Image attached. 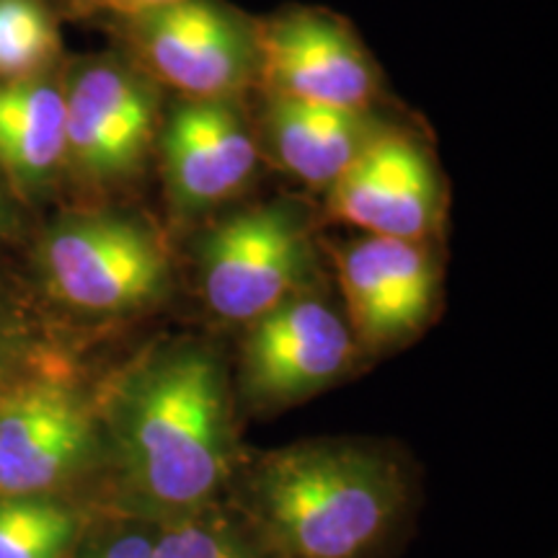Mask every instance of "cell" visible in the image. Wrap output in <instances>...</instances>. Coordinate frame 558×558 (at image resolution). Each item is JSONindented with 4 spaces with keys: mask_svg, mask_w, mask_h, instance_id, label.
<instances>
[{
    "mask_svg": "<svg viewBox=\"0 0 558 558\" xmlns=\"http://www.w3.org/2000/svg\"><path fill=\"white\" fill-rule=\"evenodd\" d=\"M60 62V26L50 0H0V81Z\"/></svg>",
    "mask_w": 558,
    "mask_h": 558,
    "instance_id": "obj_18",
    "label": "cell"
},
{
    "mask_svg": "<svg viewBox=\"0 0 558 558\" xmlns=\"http://www.w3.org/2000/svg\"><path fill=\"white\" fill-rule=\"evenodd\" d=\"M337 271L360 349L403 344L435 311L439 271L427 241L362 235L337 251Z\"/></svg>",
    "mask_w": 558,
    "mask_h": 558,
    "instance_id": "obj_11",
    "label": "cell"
},
{
    "mask_svg": "<svg viewBox=\"0 0 558 558\" xmlns=\"http://www.w3.org/2000/svg\"><path fill=\"white\" fill-rule=\"evenodd\" d=\"M226 499L277 558H383L403 535L414 478L367 439H305L239 458Z\"/></svg>",
    "mask_w": 558,
    "mask_h": 558,
    "instance_id": "obj_2",
    "label": "cell"
},
{
    "mask_svg": "<svg viewBox=\"0 0 558 558\" xmlns=\"http://www.w3.org/2000/svg\"><path fill=\"white\" fill-rule=\"evenodd\" d=\"M107 463L99 407L68 373L41 375L0 403V497H50Z\"/></svg>",
    "mask_w": 558,
    "mask_h": 558,
    "instance_id": "obj_8",
    "label": "cell"
},
{
    "mask_svg": "<svg viewBox=\"0 0 558 558\" xmlns=\"http://www.w3.org/2000/svg\"><path fill=\"white\" fill-rule=\"evenodd\" d=\"M171 3H177V0H70V5H73L81 16L114 19L117 24H120V21L145 16V13L158 11Z\"/></svg>",
    "mask_w": 558,
    "mask_h": 558,
    "instance_id": "obj_20",
    "label": "cell"
},
{
    "mask_svg": "<svg viewBox=\"0 0 558 558\" xmlns=\"http://www.w3.org/2000/svg\"><path fill=\"white\" fill-rule=\"evenodd\" d=\"M86 525L60 494L0 497V558H73Z\"/></svg>",
    "mask_w": 558,
    "mask_h": 558,
    "instance_id": "obj_17",
    "label": "cell"
},
{
    "mask_svg": "<svg viewBox=\"0 0 558 558\" xmlns=\"http://www.w3.org/2000/svg\"><path fill=\"white\" fill-rule=\"evenodd\" d=\"M386 130L369 111L267 96L262 137L279 169L326 192Z\"/></svg>",
    "mask_w": 558,
    "mask_h": 558,
    "instance_id": "obj_14",
    "label": "cell"
},
{
    "mask_svg": "<svg viewBox=\"0 0 558 558\" xmlns=\"http://www.w3.org/2000/svg\"><path fill=\"white\" fill-rule=\"evenodd\" d=\"M114 509L169 522L226 499L241 458L233 380L202 339L150 347L96 401Z\"/></svg>",
    "mask_w": 558,
    "mask_h": 558,
    "instance_id": "obj_1",
    "label": "cell"
},
{
    "mask_svg": "<svg viewBox=\"0 0 558 558\" xmlns=\"http://www.w3.org/2000/svg\"><path fill=\"white\" fill-rule=\"evenodd\" d=\"M344 313L316 288L246 324L235 375V407L269 416L337 386L360 357Z\"/></svg>",
    "mask_w": 558,
    "mask_h": 558,
    "instance_id": "obj_6",
    "label": "cell"
},
{
    "mask_svg": "<svg viewBox=\"0 0 558 558\" xmlns=\"http://www.w3.org/2000/svg\"><path fill=\"white\" fill-rule=\"evenodd\" d=\"M256 86L267 96L369 111L378 75L352 29L324 11L284 13L254 26Z\"/></svg>",
    "mask_w": 558,
    "mask_h": 558,
    "instance_id": "obj_10",
    "label": "cell"
},
{
    "mask_svg": "<svg viewBox=\"0 0 558 558\" xmlns=\"http://www.w3.org/2000/svg\"><path fill=\"white\" fill-rule=\"evenodd\" d=\"M207 308L230 324H251L284 300L316 288L311 220L298 202L275 199L228 215L197 246Z\"/></svg>",
    "mask_w": 558,
    "mask_h": 558,
    "instance_id": "obj_4",
    "label": "cell"
},
{
    "mask_svg": "<svg viewBox=\"0 0 558 558\" xmlns=\"http://www.w3.org/2000/svg\"><path fill=\"white\" fill-rule=\"evenodd\" d=\"M156 522L120 512L101 522L86 525L73 558H150Z\"/></svg>",
    "mask_w": 558,
    "mask_h": 558,
    "instance_id": "obj_19",
    "label": "cell"
},
{
    "mask_svg": "<svg viewBox=\"0 0 558 558\" xmlns=\"http://www.w3.org/2000/svg\"><path fill=\"white\" fill-rule=\"evenodd\" d=\"M150 558H277L259 530L228 499L158 522Z\"/></svg>",
    "mask_w": 558,
    "mask_h": 558,
    "instance_id": "obj_16",
    "label": "cell"
},
{
    "mask_svg": "<svg viewBox=\"0 0 558 558\" xmlns=\"http://www.w3.org/2000/svg\"><path fill=\"white\" fill-rule=\"evenodd\" d=\"M37 269L54 303L94 318L148 311L171 288L169 251L158 230L109 209L54 220L39 239Z\"/></svg>",
    "mask_w": 558,
    "mask_h": 558,
    "instance_id": "obj_3",
    "label": "cell"
},
{
    "mask_svg": "<svg viewBox=\"0 0 558 558\" xmlns=\"http://www.w3.org/2000/svg\"><path fill=\"white\" fill-rule=\"evenodd\" d=\"M0 177L21 199H41L65 179L62 65L0 81Z\"/></svg>",
    "mask_w": 558,
    "mask_h": 558,
    "instance_id": "obj_13",
    "label": "cell"
},
{
    "mask_svg": "<svg viewBox=\"0 0 558 558\" xmlns=\"http://www.w3.org/2000/svg\"><path fill=\"white\" fill-rule=\"evenodd\" d=\"M19 220L16 209L11 205V190L5 184L3 177H0V239H9V235L16 233Z\"/></svg>",
    "mask_w": 558,
    "mask_h": 558,
    "instance_id": "obj_21",
    "label": "cell"
},
{
    "mask_svg": "<svg viewBox=\"0 0 558 558\" xmlns=\"http://www.w3.org/2000/svg\"><path fill=\"white\" fill-rule=\"evenodd\" d=\"M73 357L37 298L0 269V403L41 375L68 373Z\"/></svg>",
    "mask_w": 558,
    "mask_h": 558,
    "instance_id": "obj_15",
    "label": "cell"
},
{
    "mask_svg": "<svg viewBox=\"0 0 558 558\" xmlns=\"http://www.w3.org/2000/svg\"><path fill=\"white\" fill-rule=\"evenodd\" d=\"M65 179L90 192L128 184L158 140L156 83L122 54H88L62 65Z\"/></svg>",
    "mask_w": 558,
    "mask_h": 558,
    "instance_id": "obj_5",
    "label": "cell"
},
{
    "mask_svg": "<svg viewBox=\"0 0 558 558\" xmlns=\"http://www.w3.org/2000/svg\"><path fill=\"white\" fill-rule=\"evenodd\" d=\"M326 209L365 235L427 241L439 226L442 194L424 150L386 130L326 190Z\"/></svg>",
    "mask_w": 558,
    "mask_h": 558,
    "instance_id": "obj_12",
    "label": "cell"
},
{
    "mask_svg": "<svg viewBox=\"0 0 558 558\" xmlns=\"http://www.w3.org/2000/svg\"><path fill=\"white\" fill-rule=\"evenodd\" d=\"M156 143L177 222L207 218L239 197L259 163V137L241 99H179Z\"/></svg>",
    "mask_w": 558,
    "mask_h": 558,
    "instance_id": "obj_9",
    "label": "cell"
},
{
    "mask_svg": "<svg viewBox=\"0 0 558 558\" xmlns=\"http://www.w3.org/2000/svg\"><path fill=\"white\" fill-rule=\"evenodd\" d=\"M128 58L179 99H241L256 83V34L218 0H177L120 21Z\"/></svg>",
    "mask_w": 558,
    "mask_h": 558,
    "instance_id": "obj_7",
    "label": "cell"
}]
</instances>
